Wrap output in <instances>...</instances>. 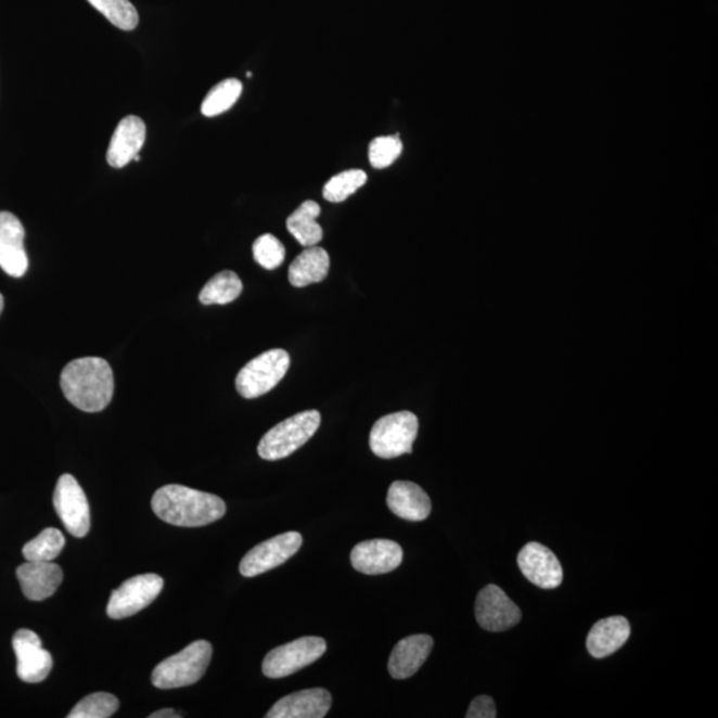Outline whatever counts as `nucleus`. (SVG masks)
<instances>
[{
	"instance_id": "f257e3e1",
	"label": "nucleus",
	"mask_w": 718,
	"mask_h": 718,
	"mask_svg": "<svg viewBox=\"0 0 718 718\" xmlns=\"http://www.w3.org/2000/svg\"><path fill=\"white\" fill-rule=\"evenodd\" d=\"M64 397L86 413H99L107 408L114 397V372L103 358L74 359L61 375Z\"/></svg>"
},
{
	"instance_id": "f03ea898",
	"label": "nucleus",
	"mask_w": 718,
	"mask_h": 718,
	"mask_svg": "<svg viewBox=\"0 0 718 718\" xmlns=\"http://www.w3.org/2000/svg\"><path fill=\"white\" fill-rule=\"evenodd\" d=\"M152 509L162 521L180 527L207 526L227 512L221 498L180 485L158 488L152 498Z\"/></svg>"
},
{
	"instance_id": "7ed1b4c3",
	"label": "nucleus",
	"mask_w": 718,
	"mask_h": 718,
	"mask_svg": "<svg viewBox=\"0 0 718 718\" xmlns=\"http://www.w3.org/2000/svg\"><path fill=\"white\" fill-rule=\"evenodd\" d=\"M210 643L197 640L157 665L152 672V684L158 690H175L192 684L202 679L210 664Z\"/></svg>"
},
{
	"instance_id": "20e7f679",
	"label": "nucleus",
	"mask_w": 718,
	"mask_h": 718,
	"mask_svg": "<svg viewBox=\"0 0 718 718\" xmlns=\"http://www.w3.org/2000/svg\"><path fill=\"white\" fill-rule=\"evenodd\" d=\"M321 425L317 410L303 411L270 428L258 445V456L265 461H280L296 452L313 437Z\"/></svg>"
},
{
	"instance_id": "39448f33",
	"label": "nucleus",
	"mask_w": 718,
	"mask_h": 718,
	"mask_svg": "<svg viewBox=\"0 0 718 718\" xmlns=\"http://www.w3.org/2000/svg\"><path fill=\"white\" fill-rule=\"evenodd\" d=\"M420 421L411 411L382 416L370 432V449L376 457L398 458L413 452Z\"/></svg>"
},
{
	"instance_id": "423d86ee",
	"label": "nucleus",
	"mask_w": 718,
	"mask_h": 718,
	"mask_svg": "<svg viewBox=\"0 0 718 718\" xmlns=\"http://www.w3.org/2000/svg\"><path fill=\"white\" fill-rule=\"evenodd\" d=\"M290 367L291 357L285 350L265 351L240 370L235 387L240 396L246 399L261 397L280 384Z\"/></svg>"
},
{
	"instance_id": "0eeeda50",
	"label": "nucleus",
	"mask_w": 718,
	"mask_h": 718,
	"mask_svg": "<svg viewBox=\"0 0 718 718\" xmlns=\"http://www.w3.org/2000/svg\"><path fill=\"white\" fill-rule=\"evenodd\" d=\"M325 652V640L306 636L270 651L264 658L262 672L269 679H282L316 663Z\"/></svg>"
},
{
	"instance_id": "6e6552de",
	"label": "nucleus",
	"mask_w": 718,
	"mask_h": 718,
	"mask_svg": "<svg viewBox=\"0 0 718 718\" xmlns=\"http://www.w3.org/2000/svg\"><path fill=\"white\" fill-rule=\"evenodd\" d=\"M164 580L156 574L138 575L112 592L107 605L111 619H126L139 614L163 591Z\"/></svg>"
},
{
	"instance_id": "1a4fd4ad",
	"label": "nucleus",
	"mask_w": 718,
	"mask_h": 718,
	"mask_svg": "<svg viewBox=\"0 0 718 718\" xmlns=\"http://www.w3.org/2000/svg\"><path fill=\"white\" fill-rule=\"evenodd\" d=\"M54 505L67 531L75 538L86 537L91 527L90 504L84 488L73 475L64 474L59 478Z\"/></svg>"
},
{
	"instance_id": "9d476101",
	"label": "nucleus",
	"mask_w": 718,
	"mask_h": 718,
	"mask_svg": "<svg viewBox=\"0 0 718 718\" xmlns=\"http://www.w3.org/2000/svg\"><path fill=\"white\" fill-rule=\"evenodd\" d=\"M302 546L303 535L293 531L265 540L246 553L240 563V573L245 578H255V576L268 573L290 561L302 549Z\"/></svg>"
},
{
	"instance_id": "9b49d317",
	"label": "nucleus",
	"mask_w": 718,
	"mask_h": 718,
	"mask_svg": "<svg viewBox=\"0 0 718 718\" xmlns=\"http://www.w3.org/2000/svg\"><path fill=\"white\" fill-rule=\"evenodd\" d=\"M475 617L486 631L503 632L520 624L522 611L502 588L488 585L476 598Z\"/></svg>"
},
{
	"instance_id": "f8f14e48",
	"label": "nucleus",
	"mask_w": 718,
	"mask_h": 718,
	"mask_svg": "<svg viewBox=\"0 0 718 718\" xmlns=\"http://www.w3.org/2000/svg\"><path fill=\"white\" fill-rule=\"evenodd\" d=\"M13 646L16 655V672L25 682H42L52 669V656L42 645L39 636L29 629H20L14 634Z\"/></svg>"
},
{
	"instance_id": "ddd939ff",
	"label": "nucleus",
	"mask_w": 718,
	"mask_h": 718,
	"mask_svg": "<svg viewBox=\"0 0 718 718\" xmlns=\"http://www.w3.org/2000/svg\"><path fill=\"white\" fill-rule=\"evenodd\" d=\"M517 566L534 586L543 590H553L562 585L563 568L561 562L549 547L531 541L517 555Z\"/></svg>"
},
{
	"instance_id": "4468645a",
	"label": "nucleus",
	"mask_w": 718,
	"mask_h": 718,
	"mask_svg": "<svg viewBox=\"0 0 718 718\" xmlns=\"http://www.w3.org/2000/svg\"><path fill=\"white\" fill-rule=\"evenodd\" d=\"M351 566L364 575H382L392 573L401 566L403 561L402 547L396 541L374 539L358 543L351 551Z\"/></svg>"
},
{
	"instance_id": "2eb2a0df",
	"label": "nucleus",
	"mask_w": 718,
	"mask_h": 718,
	"mask_svg": "<svg viewBox=\"0 0 718 718\" xmlns=\"http://www.w3.org/2000/svg\"><path fill=\"white\" fill-rule=\"evenodd\" d=\"M25 238L21 220L10 211H0V268L16 279L28 270Z\"/></svg>"
},
{
	"instance_id": "dca6fc26",
	"label": "nucleus",
	"mask_w": 718,
	"mask_h": 718,
	"mask_svg": "<svg viewBox=\"0 0 718 718\" xmlns=\"http://www.w3.org/2000/svg\"><path fill=\"white\" fill-rule=\"evenodd\" d=\"M332 696L322 688L287 694L273 705L267 718H322L331 710Z\"/></svg>"
},
{
	"instance_id": "f3484780",
	"label": "nucleus",
	"mask_w": 718,
	"mask_h": 718,
	"mask_svg": "<svg viewBox=\"0 0 718 718\" xmlns=\"http://www.w3.org/2000/svg\"><path fill=\"white\" fill-rule=\"evenodd\" d=\"M146 127L139 116L129 115L117 125L107 151L111 167L123 168L139 155L145 143Z\"/></svg>"
},
{
	"instance_id": "a211bd4d",
	"label": "nucleus",
	"mask_w": 718,
	"mask_h": 718,
	"mask_svg": "<svg viewBox=\"0 0 718 718\" xmlns=\"http://www.w3.org/2000/svg\"><path fill=\"white\" fill-rule=\"evenodd\" d=\"M434 640L428 634H413L394 646L388 661V674L396 680L409 679L425 664L432 653Z\"/></svg>"
},
{
	"instance_id": "6ab92c4d",
	"label": "nucleus",
	"mask_w": 718,
	"mask_h": 718,
	"mask_svg": "<svg viewBox=\"0 0 718 718\" xmlns=\"http://www.w3.org/2000/svg\"><path fill=\"white\" fill-rule=\"evenodd\" d=\"M25 597L34 602L49 599L63 580V570L52 562H27L16 569Z\"/></svg>"
},
{
	"instance_id": "aec40b11",
	"label": "nucleus",
	"mask_w": 718,
	"mask_h": 718,
	"mask_svg": "<svg viewBox=\"0 0 718 718\" xmlns=\"http://www.w3.org/2000/svg\"><path fill=\"white\" fill-rule=\"evenodd\" d=\"M388 509L409 522L426 521L432 512V500L422 487L408 480H397L388 488Z\"/></svg>"
},
{
	"instance_id": "412c9836",
	"label": "nucleus",
	"mask_w": 718,
	"mask_h": 718,
	"mask_svg": "<svg viewBox=\"0 0 718 718\" xmlns=\"http://www.w3.org/2000/svg\"><path fill=\"white\" fill-rule=\"evenodd\" d=\"M631 636V626L626 617L611 616L599 620L587 638V650L594 658L614 655Z\"/></svg>"
},
{
	"instance_id": "4be33fe9",
	"label": "nucleus",
	"mask_w": 718,
	"mask_h": 718,
	"mask_svg": "<svg viewBox=\"0 0 718 718\" xmlns=\"http://www.w3.org/2000/svg\"><path fill=\"white\" fill-rule=\"evenodd\" d=\"M331 269V257L321 246H309L290 267V282L293 286L304 287L326 279Z\"/></svg>"
},
{
	"instance_id": "5701e85b",
	"label": "nucleus",
	"mask_w": 718,
	"mask_h": 718,
	"mask_svg": "<svg viewBox=\"0 0 718 718\" xmlns=\"http://www.w3.org/2000/svg\"><path fill=\"white\" fill-rule=\"evenodd\" d=\"M320 214V205L308 200V202L299 205V207L287 217V231L291 232L293 238L296 239L304 248L317 245L323 238L322 227L317 222Z\"/></svg>"
},
{
	"instance_id": "b1692460",
	"label": "nucleus",
	"mask_w": 718,
	"mask_h": 718,
	"mask_svg": "<svg viewBox=\"0 0 718 718\" xmlns=\"http://www.w3.org/2000/svg\"><path fill=\"white\" fill-rule=\"evenodd\" d=\"M243 282L232 270H223L200 292V303L203 305H227L234 302L243 293Z\"/></svg>"
},
{
	"instance_id": "393cba45",
	"label": "nucleus",
	"mask_w": 718,
	"mask_h": 718,
	"mask_svg": "<svg viewBox=\"0 0 718 718\" xmlns=\"http://www.w3.org/2000/svg\"><path fill=\"white\" fill-rule=\"evenodd\" d=\"M66 544L63 534L56 528H46L37 538L23 547V556L27 562H52L61 555Z\"/></svg>"
},
{
	"instance_id": "a878e982",
	"label": "nucleus",
	"mask_w": 718,
	"mask_h": 718,
	"mask_svg": "<svg viewBox=\"0 0 718 718\" xmlns=\"http://www.w3.org/2000/svg\"><path fill=\"white\" fill-rule=\"evenodd\" d=\"M243 93V84L238 79H226L211 88L202 104V114L215 117L231 110Z\"/></svg>"
},
{
	"instance_id": "bb28decb",
	"label": "nucleus",
	"mask_w": 718,
	"mask_h": 718,
	"mask_svg": "<svg viewBox=\"0 0 718 718\" xmlns=\"http://www.w3.org/2000/svg\"><path fill=\"white\" fill-rule=\"evenodd\" d=\"M88 2L123 31H132L139 25L138 10L129 0H88Z\"/></svg>"
},
{
	"instance_id": "cd10ccee",
	"label": "nucleus",
	"mask_w": 718,
	"mask_h": 718,
	"mask_svg": "<svg viewBox=\"0 0 718 718\" xmlns=\"http://www.w3.org/2000/svg\"><path fill=\"white\" fill-rule=\"evenodd\" d=\"M368 181L367 172L361 169L345 170L338 175L333 176L323 187V197L331 203H343L352 193H356L359 188L364 185Z\"/></svg>"
},
{
	"instance_id": "c85d7f7f",
	"label": "nucleus",
	"mask_w": 718,
	"mask_h": 718,
	"mask_svg": "<svg viewBox=\"0 0 718 718\" xmlns=\"http://www.w3.org/2000/svg\"><path fill=\"white\" fill-rule=\"evenodd\" d=\"M119 709V700L114 694L98 692L80 700L70 710L68 718H108Z\"/></svg>"
},
{
	"instance_id": "c756f323",
	"label": "nucleus",
	"mask_w": 718,
	"mask_h": 718,
	"mask_svg": "<svg viewBox=\"0 0 718 718\" xmlns=\"http://www.w3.org/2000/svg\"><path fill=\"white\" fill-rule=\"evenodd\" d=\"M285 256V246L273 234H262L253 244V257L265 269L273 270L281 267Z\"/></svg>"
},
{
	"instance_id": "7c9ffc66",
	"label": "nucleus",
	"mask_w": 718,
	"mask_h": 718,
	"mask_svg": "<svg viewBox=\"0 0 718 718\" xmlns=\"http://www.w3.org/2000/svg\"><path fill=\"white\" fill-rule=\"evenodd\" d=\"M402 141L396 137H380L369 145V161L376 169L390 167L401 156Z\"/></svg>"
},
{
	"instance_id": "2f4dec72",
	"label": "nucleus",
	"mask_w": 718,
	"mask_h": 718,
	"mask_svg": "<svg viewBox=\"0 0 718 718\" xmlns=\"http://www.w3.org/2000/svg\"><path fill=\"white\" fill-rule=\"evenodd\" d=\"M467 718H496L497 706L490 696H479L473 700L466 714Z\"/></svg>"
},
{
	"instance_id": "473e14b6",
	"label": "nucleus",
	"mask_w": 718,
	"mask_h": 718,
	"mask_svg": "<svg viewBox=\"0 0 718 718\" xmlns=\"http://www.w3.org/2000/svg\"><path fill=\"white\" fill-rule=\"evenodd\" d=\"M180 716L176 714L174 709H162L152 714L150 718H179Z\"/></svg>"
},
{
	"instance_id": "72a5a7b5",
	"label": "nucleus",
	"mask_w": 718,
	"mask_h": 718,
	"mask_svg": "<svg viewBox=\"0 0 718 718\" xmlns=\"http://www.w3.org/2000/svg\"><path fill=\"white\" fill-rule=\"evenodd\" d=\"M3 309H4V298L2 294H0V315H2Z\"/></svg>"
}]
</instances>
